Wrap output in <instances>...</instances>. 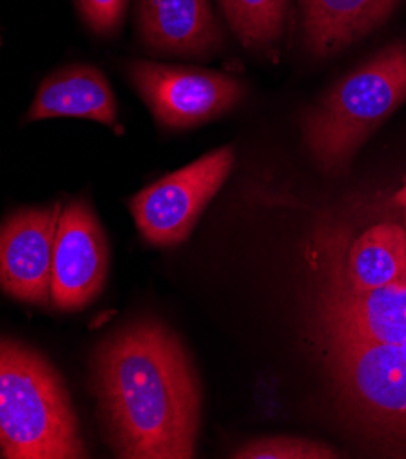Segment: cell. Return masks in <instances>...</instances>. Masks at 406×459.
Masks as SVG:
<instances>
[{
	"label": "cell",
	"instance_id": "8",
	"mask_svg": "<svg viewBox=\"0 0 406 459\" xmlns=\"http://www.w3.org/2000/svg\"><path fill=\"white\" fill-rule=\"evenodd\" d=\"M138 30L156 54L207 57L223 42L209 0H138Z\"/></svg>",
	"mask_w": 406,
	"mask_h": 459
},
{
	"label": "cell",
	"instance_id": "15",
	"mask_svg": "<svg viewBox=\"0 0 406 459\" xmlns=\"http://www.w3.org/2000/svg\"><path fill=\"white\" fill-rule=\"evenodd\" d=\"M393 204H395L397 207H401V209L406 211V186L393 196Z\"/></svg>",
	"mask_w": 406,
	"mask_h": 459
},
{
	"label": "cell",
	"instance_id": "4",
	"mask_svg": "<svg viewBox=\"0 0 406 459\" xmlns=\"http://www.w3.org/2000/svg\"><path fill=\"white\" fill-rule=\"evenodd\" d=\"M235 165L233 147H221L135 195L130 211L142 237L160 247L189 238L207 204Z\"/></svg>",
	"mask_w": 406,
	"mask_h": 459
},
{
	"label": "cell",
	"instance_id": "9",
	"mask_svg": "<svg viewBox=\"0 0 406 459\" xmlns=\"http://www.w3.org/2000/svg\"><path fill=\"white\" fill-rule=\"evenodd\" d=\"M341 267L357 290L406 284V225L383 221L353 237L341 231Z\"/></svg>",
	"mask_w": 406,
	"mask_h": 459
},
{
	"label": "cell",
	"instance_id": "1",
	"mask_svg": "<svg viewBox=\"0 0 406 459\" xmlns=\"http://www.w3.org/2000/svg\"><path fill=\"white\" fill-rule=\"evenodd\" d=\"M94 381L119 457L194 455L200 383L182 341L160 320L143 318L108 337L94 357Z\"/></svg>",
	"mask_w": 406,
	"mask_h": 459
},
{
	"label": "cell",
	"instance_id": "6",
	"mask_svg": "<svg viewBox=\"0 0 406 459\" xmlns=\"http://www.w3.org/2000/svg\"><path fill=\"white\" fill-rule=\"evenodd\" d=\"M61 204L22 209L0 225V288L17 300L52 302Z\"/></svg>",
	"mask_w": 406,
	"mask_h": 459
},
{
	"label": "cell",
	"instance_id": "12",
	"mask_svg": "<svg viewBox=\"0 0 406 459\" xmlns=\"http://www.w3.org/2000/svg\"><path fill=\"white\" fill-rule=\"evenodd\" d=\"M246 48L263 50L282 35L289 0H220Z\"/></svg>",
	"mask_w": 406,
	"mask_h": 459
},
{
	"label": "cell",
	"instance_id": "14",
	"mask_svg": "<svg viewBox=\"0 0 406 459\" xmlns=\"http://www.w3.org/2000/svg\"><path fill=\"white\" fill-rule=\"evenodd\" d=\"M75 4L96 35L112 37L119 31L128 0H75Z\"/></svg>",
	"mask_w": 406,
	"mask_h": 459
},
{
	"label": "cell",
	"instance_id": "3",
	"mask_svg": "<svg viewBox=\"0 0 406 459\" xmlns=\"http://www.w3.org/2000/svg\"><path fill=\"white\" fill-rule=\"evenodd\" d=\"M406 101V44L395 42L341 79L302 119L304 143L324 172H339Z\"/></svg>",
	"mask_w": 406,
	"mask_h": 459
},
{
	"label": "cell",
	"instance_id": "11",
	"mask_svg": "<svg viewBox=\"0 0 406 459\" xmlns=\"http://www.w3.org/2000/svg\"><path fill=\"white\" fill-rule=\"evenodd\" d=\"M399 0H300L302 33L315 56H333L377 28Z\"/></svg>",
	"mask_w": 406,
	"mask_h": 459
},
{
	"label": "cell",
	"instance_id": "7",
	"mask_svg": "<svg viewBox=\"0 0 406 459\" xmlns=\"http://www.w3.org/2000/svg\"><path fill=\"white\" fill-rule=\"evenodd\" d=\"M108 246L99 220L82 200L61 211L52 273V302L75 311L92 302L105 288Z\"/></svg>",
	"mask_w": 406,
	"mask_h": 459
},
{
	"label": "cell",
	"instance_id": "13",
	"mask_svg": "<svg viewBox=\"0 0 406 459\" xmlns=\"http://www.w3.org/2000/svg\"><path fill=\"white\" fill-rule=\"evenodd\" d=\"M237 459H333L337 452L319 441L300 437L256 439L233 454Z\"/></svg>",
	"mask_w": 406,
	"mask_h": 459
},
{
	"label": "cell",
	"instance_id": "5",
	"mask_svg": "<svg viewBox=\"0 0 406 459\" xmlns=\"http://www.w3.org/2000/svg\"><path fill=\"white\" fill-rule=\"evenodd\" d=\"M128 77L165 128H193L235 108L244 86L231 75L134 61Z\"/></svg>",
	"mask_w": 406,
	"mask_h": 459
},
{
	"label": "cell",
	"instance_id": "10",
	"mask_svg": "<svg viewBox=\"0 0 406 459\" xmlns=\"http://www.w3.org/2000/svg\"><path fill=\"white\" fill-rule=\"evenodd\" d=\"M52 117L92 119L116 125L117 107L107 77L94 66H68L39 86L28 121Z\"/></svg>",
	"mask_w": 406,
	"mask_h": 459
},
{
	"label": "cell",
	"instance_id": "2",
	"mask_svg": "<svg viewBox=\"0 0 406 459\" xmlns=\"http://www.w3.org/2000/svg\"><path fill=\"white\" fill-rule=\"evenodd\" d=\"M0 450L8 459L86 455L63 379L47 359L12 341H0Z\"/></svg>",
	"mask_w": 406,
	"mask_h": 459
}]
</instances>
